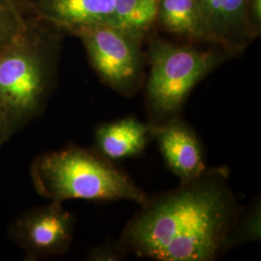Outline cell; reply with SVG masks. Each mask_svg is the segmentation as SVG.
<instances>
[{
	"instance_id": "5bb4252c",
	"label": "cell",
	"mask_w": 261,
	"mask_h": 261,
	"mask_svg": "<svg viewBox=\"0 0 261 261\" xmlns=\"http://www.w3.org/2000/svg\"><path fill=\"white\" fill-rule=\"evenodd\" d=\"M28 19L0 3V51L22 29Z\"/></svg>"
},
{
	"instance_id": "4fadbf2b",
	"label": "cell",
	"mask_w": 261,
	"mask_h": 261,
	"mask_svg": "<svg viewBox=\"0 0 261 261\" xmlns=\"http://www.w3.org/2000/svg\"><path fill=\"white\" fill-rule=\"evenodd\" d=\"M260 198L256 197L247 208H243L236 224L224 245L226 253L246 243L259 242L261 238Z\"/></svg>"
},
{
	"instance_id": "9a60e30c",
	"label": "cell",
	"mask_w": 261,
	"mask_h": 261,
	"mask_svg": "<svg viewBox=\"0 0 261 261\" xmlns=\"http://www.w3.org/2000/svg\"><path fill=\"white\" fill-rule=\"evenodd\" d=\"M127 256L119 242L111 239L91 249L86 255V260L120 261L124 260Z\"/></svg>"
},
{
	"instance_id": "52a82bcc",
	"label": "cell",
	"mask_w": 261,
	"mask_h": 261,
	"mask_svg": "<svg viewBox=\"0 0 261 261\" xmlns=\"http://www.w3.org/2000/svg\"><path fill=\"white\" fill-rule=\"evenodd\" d=\"M153 126V140L168 169L180 183L199 176L208 168L204 150L196 132L180 116Z\"/></svg>"
},
{
	"instance_id": "e0dca14e",
	"label": "cell",
	"mask_w": 261,
	"mask_h": 261,
	"mask_svg": "<svg viewBox=\"0 0 261 261\" xmlns=\"http://www.w3.org/2000/svg\"><path fill=\"white\" fill-rule=\"evenodd\" d=\"M0 3L16 11L24 18L34 17L30 0H0Z\"/></svg>"
},
{
	"instance_id": "8fae6325",
	"label": "cell",
	"mask_w": 261,
	"mask_h": 261,
	"mask_svg": "<svg viewBox=\"0 0 261 261\" xmlns=\"http://www.w3.org/2000/svg\"><path fill=\"white\" fill-rule=\"evenodd\" d=\"M156 21L172 34L217 47L196 0H159Z\"/></svg>"
},
{
	"instance_id": "277c9868",
	"label": "cell",
	"mask_w": 261,
	"mask_h": 261,
	"mask_svg": "<svg viewBox=\"0 0 261 261\" xmlns=\"http://www.w3.org/2000/svg\"><path fill=\"white\" fill-rule=\"evenodd\" d=\"M230 57L215 46L202 49L153 40L146 56L149 73L144 82L147 122L157 125L180 116L193 89Z\"/></svg>"
},
{
	"instance_id": "6da1fadb",
	"label": "cell",
	"mask_w": 261,
	"mask_h": 261,
	"mask_svg": "<svg viewBox=\"0 0 261 261\" xmlns=\"http://www.w3.org/2000/svg\"><path fill=\"white\" fill-rule=\"evenodd\" d=\"M226 166L147 196L118 240L127 255L156 261H214L243 207L229 185Z\"/></svg>"
},
{
	"instance_id": "3957f363",
	"label": "cell",
	"mask_w": 261,
	"mask_h": 261,
	"mask_svg": "<svg viewBox=\"0 0 261 261\" xmlns=\"http://www.w3.org/2000/svg\"><path fill=\"white\" fill-rule=\"evenodd\" d=\"M30 177L38 195L60 203L130 200L141 205L148 196L115 163L75 144L39 155L30 166Z\"/></svg>"
},
{
	"instance_id": "ac0fdd59",
	"label": "cell",
	"mask_w": 261,
	"mask_h": 261,
	"mask_svg": "<svg viewBox=\"0 0 261 261\" xmlns=\"http://www.w3.org/2000/svg\"><path fill=\"white\" fill-rule=\"evenodd\" d=\"M11 138L10 136L9 124L6 117V114L0 106V147L4 142Z\"/></svg>"
},
{
	"instance_id": "9c48e42d",
	"label": "cell",
	"mask_w": 261,
	"mask_h": 261,
	"mask_svg": "<svg viewBox=\"0 0 261 261\" xmlns=\"http://www.w3.org/2000/svg\"><path fill=\"white\" fill-rule=\"evenodd\" d=\"M33 15L73 34L80 28L111 24L115 0H30Z\"/></svg>"
},
{
	"instance_id": "7a4b0ae2",
	"label": "cell",
	"mask_w": 261,
	"mask_h": 261,
	"mask_svg": "<svg viewBox=\"0 0 261 261\" xmlns=\"http://www.w3.org/2000/svg\"><path fill=\"white\" fill-rule=\"evenodd\" d=\"M60 31L31 17L0 51V106L12 137L40 116L56 86Z\"/></svg>"
},
{
	"instance_id": "ba28073f",
	"label": "cell",
	"mask_w": 261,
	"mask_h": 261,
	"mask_svg": "<svg viewBox=\"0 0 261 261\" xmlns=\"http://www.w3.org/2000/svg\"><path fill=\"white\" fill-rule=\"evenodd\" d=\"M217 47L231 57L241 55L257 38L248 14L249 0H196Z\"/></svg>"
},
{
	"instance_id": "5b68a950",
	"label": "cell",
	"mask_w": 261,
	"mask_h": 261,
	"mask_svg": "<svg viewBox=\"0 0 261 261\" xmlns=\"http://www.w3.org/2000/svg\"><path fill=\"white\" fill-rule=\"evenodd\" d=\"M86 51L103 84L124 97H133L145 82V38L108 24L87 27L73 33Z\"/></svg>"
},
{
	"instance_id": "7c38bea8",
	"label": "cell",
	"mask_w": 261,
	"mask_h": 261,
	"mask_svg": "<svg viewBox=\"0 0 261 261\" xmlns=\"http://www.w3.org/2000/svg\"><path fill=\"white\" fill-rule=\"evenodd\" d=\"M159 0H115L111 24L145 38L156 22Z\"/></svg>"
},
{
	"instance_id": "2e32d148",
	"label": "cell",
	"mask_w": 261,
	"mask_h": 261,
	"mask_svg": "<svg viewBox=\"0 0 261 261\" xmlns=\"http://www.w3.org/2000/svg\"><path fill=\"white\" fill-rule=\"evenodd\" d=\"M248 14L252 29L258 37L261 29V0H249Z\"/></svg>"
},
{
	"instance_id": "30bf717a",
	"label": "cell",
	"mask_w": 261,
	"mask_h": 261,
	"mask_svg": "<svg viewBox=\"0 0 261 261\" xmlns=\"http://www.w3.org/2000/svg\"><path fill=\"white\" fill-rule=\"evenodd\" d=\"M153 140V126L134 115L102 123L94 130L92 149L112 163L140 156Z\"/></svg>"
},
{
	"instance_id": "8992f818",
	"label": "cell",
	"mask_w": 261,
	"mask_h": 261,
	"mask_svg": "<svg viewBox=\"0 0 261 261\" xmlns=\"http://www.w3.org/2000/svg\"><path fill=\"white\" fill-rule=\"evenodd\" d=\"M75 224L74 215L51 201L22 212L8 226V235L24 252L25 260H44L69 251Z\"/></svg>"
}]
</instances>
